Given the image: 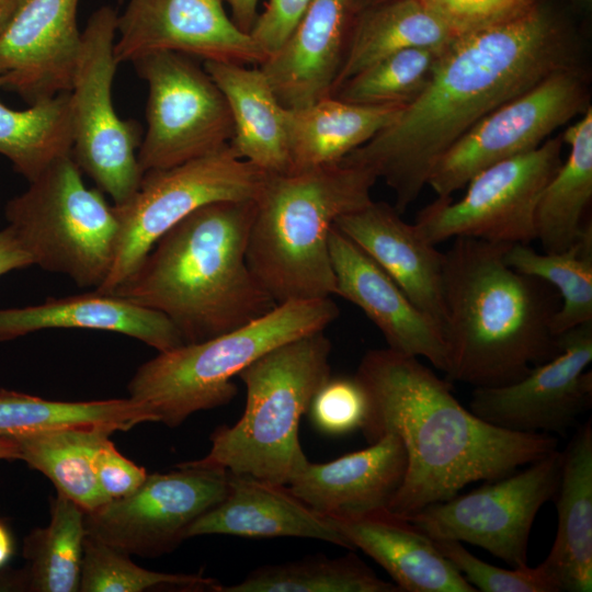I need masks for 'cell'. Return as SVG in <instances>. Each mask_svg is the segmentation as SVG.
Masks as SVG:
<instances>
[{
  "label": "cell",
  "mask_w": 592,
  "mask_h": 592,
  "mask_svg": "<svg viewBox=\"0 0 592 592\" xmlns=\"http://www.w3.org/2000/svg\"><path fill=\"white\" fill-rule=\"evenodd\" d=\"M578 65L577 41L536 3L513 20L456 37L422 94L341 162L383 179L402 214L443 153L476 123L550 75Z\"/></svg>",
  "instance_id": "cell-1"
},
{
  "label": "cell",
  "mask_w": 592,
  "mask_h": 592,
  "mask_svg": "<svg viewBox=\"0 0 592 592\" xmlns=\"http://www.w3.org/2000/svg\"><path fill=\"white\" fill-rule=\"evenodd\" d=\"M354 376L367 396L361 430L368 444L395 433L406 449L405 478L387 509L399 516L449 500L471 482L510 475L557 448L550 434L514 432L480 419L419 357L369 350Z\"/></svg>",
  "instance_id": "cell-2"
},
{
  "label": "cell",
  "mask_w": 592,
  "mask_h": 592,
  "mask_svg": "<svg viewBox=\"0 0 592 592\" xmlns=\"http://www.w3.org/2000/svg\"><path fill=\"white\" fill-rule=\"evenodd\" d=\"M510 244L458 237L443 253L446 376L477 387L514 383L555 357L561 305L545 281L504 261Z\"/></svg>",
  "instance_id": "cell-3"
},
{
  "label": "cell",
  "mask_w": 592,
  "mask_h": 592,
  "mask_svg": "<svg viewBox=\"0 0 592 592\" xmlns=\"http://www.w3.org/2000/svg\"><path fill=\"white\" fill-rule=\"evenodd\" d=\"M254 209V198L195 209L157 240L113 294L164 315L184 343L265 315L277 304L247 262Z\"/></svg>",
  "instance_id": "cell-4"
},
{
  "label": "cell",
  "mask_w": 592,
  "mask_h": 592,
  "mask_svg": "<svg viewBox=\"0 0 592 592\" xmlns=\"http://www.w3.org/2000/svg\"><path fill=\"white\" fill-rule=\"evenodd\" d=\"M377 180L343 162L265 175L254 197L247 262L276 304L334 295L330 230L340 216L373 201Z\"/></svg>",
  "instance_id": "cell-5"
},
{
  "label": "cell",
  "mask_w": 592,
  "mask_h": 592,
  "mask_svg": "<svg viewBox=\"0 0 592 592\" xmlns=\"http://www.w3.org/2000/svg\"><path fill=\"white\" fill-rule=\"evenodd\" d=\"M331 348L318 331L278 345L244 367L238 374L247 389L242 417L232 426H218L208 454L191 463L288 485L309 462L299 442V421L331 376Z\"/></svg>",
  "instance_id": "cell-6"
},
{
  "label": "cell",
  "mask_w": 592,
  "mask_h": 592,
  "mask_svg": "<svg viewBox=\"0 0 592 592\" xmlns=\"http://www.w3.org/2000/svg\"><path fill=\"white\" fill-rule=\"evenodd\" d=\"M331 297L277 304L265 315L212 339L158 352L127 385L129 398L145 405L158 422L182 424L195 412L229 403L232 377L272 349L325 331L339 317Z\"/></svg>",
  "instance_id": "cell-7"
},
{
  "label": "cell",
  "mask_w": 592,
  "mask_h": 592,
  "mask_svg": "<svg viewBox=\"0 0 592 592\" xmlns=\"http://www.w3.org/2000/svg\"><path fill=\"white\" fill-rule=\"evenodd\" d=\"M71 155L55 160L20 195L4 216L33 264L96 289L107 277L117 249L119 221L98 187H88Z\"/></svg>",
  "instance_id": "cell-8"
},
{
  "label": "cell",
  "mask_w": 592,
  "mask_h": 592,
  "mask_svg": "<svg viewBox=\"0 0 592 592\" xmlns=\"http://www.w3.org/2000/svg\"><path fill=\"white\" fill-rule=\"evenodd\" d=\"M117 15L104 5L89 18L69 91L71 157L113 205L127 202L144 175L137 158L143 128L134 119H122L112 100Z\"/></svg>",
  "instance_id": "cell-9"
},
{
  "label": "cell",
  "mask_w": 592,
  "mask_h": 592,
  "mask_svg": "<svg viewBox=\"0 0 592 592\" xmlns=\"http://www.w3.org/2000/svg\"><path fill=\"white\" fill-rule=\"evenodd\" d=\"M265 175L228 145L182 164L145 172L135 194L113 205L119 221L117 249L107 277L95 291L113 293L157 240L195 209L214 202L253 200Z\"/></svg>",
  "instance_id": "cell-10"
},
{
  "label": "cell",
  "mask_w": 592,
  "mask_h": 592,
  "mask_svg": "<svg viewBox=\"0 0 592 592\" xmlns=\"http://www.w3.org/2000/svg\"><path fill=\"white\" fill-rule=\"evenodd\" d=\"M562 145L561 137L548 138L488 167L469 180L462 198L437 197L418 214L414 226L434 246L458 237L530 244L536 240L540 195L562 162Z\"/></svg>",
  "instance_id": "cell-11"
},
{
  "label": "cell",
  "mask_w": 592,
  "mask_h": 592,
  "mask_svg": "<svg viewBox=\"0 0 592 592\" xmlns=\"http://www.w3.org/2000/svg\"><path fill=\"white\" fill-rule=\"evenodd\" d=\"M133 65L149 91L147 129L137 152L144 173L182 164L229 144L230 111L204 67L174 52L151 53Z\"/></svg>",
  "instance_id": "cell-12"
},
{
  "label": "cell",
  "mask_w": 592,
  "mask_h": 592,
  "mask_svg": "<svg viewBox=\"0 0 592 592\" xmlns=\"http://www.w3.org/2000/svg\"><path fill=\"white\" fill-rule=\"evenodd\" d=\"M590 105L581 65L559 70L505 102L459 137L439 159L426 185L448 197L480 171L531 151Z\"/></svg>",
  "instance_id": "cell-13"
},
{
  "label": "cell",
  "mask_w": 592,
  "mask_h": 592,
  "mask_svg": "<svg viewBox=\"0 0 592 592\" xmlns=\"http://www.w3.org/2000/svg\"><path fill=\"white\" fill-rule=\"evenodd\" d=\"M557 448L517 473L486 481L463 496L424 506L405 517L434 539L465 542L486 549L511 568L527 565L532 525L554 498L560 477Z\"/></svg>",
  "instance_id": "cell-14"
},
{
  "label": "cell",
  "mask_w": 592,
  "mask_h": 592,
  "mask_svg": "<svg viewBox=\"0 0 592 592\" xmlns=\"http://www.w3.org/2000/svg\"><path fill=\"white\" fill-rule=\"evenodd\" d=\"M178 468L147 475L133 493L84 512L87 534L128 555L172 551L189 526L225 498L229 476L224 468L191 462Z\"/></svg>",
  "instance_id": "cell-15"
},
{
  "label": "cell",
  "mask_w": 592,
  "mask_h": 592,
  "mask_svg": "<svg viewBox=\"0 0 592 592\" xmlns=\"http://www.w3.org/2000/svg\"><path fill=\"white\" fill-rule=\"evenodd\" d=\"M560 352L521 379L474 388L469 410L486 422L523 433H565L591 407L592 321L558 338Z\"/></svg>",
  "instance_id": "cell-16"
},
{
  "label": "cell",
  "mask_w": 592,
  "mask_h": 592,
  "mask_svg": "<svg viewBox=\"0 0 592 592\" xmlns=\"http://www.w3.org/2000/svg\"><path fill=\"white\" fill-rule=\"evenodd\" d=\"M116 62L157 52L260 66L265 54L226 13L223 0H128L117 15Z\"/></svg>",
  "instance_id": "cell-17"
},
{
  "label": "cell",
  "mask_w": 592,
  "mask_h": 592,
  "mask_svg": "<svg viewBox=\"0 0 592 592\" xmlns=\"http://www.w3.org/2000/svg\"><path fill=\"white\" fill-rule=\"evenodd\" d=\"M79 0H26L0 37V89L27 103L70 91L81 49Z\"/></svg>",
  "instance_id": "cell-18"
},
{
  "label": "cell",
  "mask_w": 592,
  "mask_h": 592,
  "mask_svg": "<svg viewBox=\"0 0 592 592\" xmlns=\"http://www.w3.org/2000/svg\"><path fill=\"white\" fill-rule=\"evenodd\" d=\"M329 252L335 278L334 295L361 308L379 329L389 349L424 357L445 373L447 352L442 328L334 225L329 235Z\"/></svg>",
  "instance_id": "cell-19"
},
{
  "label": "cell",
  "mask_w": 592,
  "mask_h": 592,
  "mask_svg": "<svg viewBox=\"0 0 592 592\" xmlns=\"http://www.w3.org/2000/svg\"><path fill=\"white\" fill-rule=\"evenodd\" d=\"M406 468L400 437L386 433L368 447L334 460L308 462L286 486L323 516L355 517L388 509Z\"/></svg>",
  "instance_id": "cell-20"
},
{
  "label": "cell",
  "mask_w": 592,
  "mask_h": 592,
  "mask_svg": "<svg viewBox=\"0 0 592 592\" xmlns=\"http://www.w3.org/2000/svg\"><path fill=\"white\" fill-rule=\"evenodd\" d=\"M353 0H311L284 44L259 67L286 109L330 96L351 31Z\"/></svg>",
  "instance_id": "cell-21"
},
{
  "label": "cell",
  "mask_w": 592,
  "mask_h": 592,
  "mask_svg": "<svg viewBox=\"0 0 592 592\" xmlns=\"http://www.w3.org/2000/svg\"><path fill=\"white\" fill-rule=\"evenodd\" d=\"M334 227L369 255L443 331V253L414 224L402 220L394 206L372 201L340 216Z\"/></svg>",
  "instance_id": "cell-22"
},
{
  "label": "cell",
  "mask_w": 592,
  "mask_h": 592,
  "mask_svg": "<svg viewBox=\"0 0 592 592\" xmlns=\"http://www.w3.org/2000/svg\"><path fill=\"white\" fill-rule=\"evenodd\" d=\"M215 534L311 538L350 549L328 517L310 509L287 486L230 471L225 498L197 517L185 536Z\"/></svg>",
  "instance_id": "cell-23"
},
{
  "label": "cell",
  "mask_w": 592,
  "mask_h": 592,
  "mask_svg": "<svg viewBox=\"0 0 592 592\" xmlns=\"http://www.w3.org/2000/svg\"><path fill=\"white\" fill-rule=\"evenodd\" d=\"M45 329H89L121 333L158 352L184 344L172 322L161 312L116 294L87 292L50 297L22 308L0 309V341Z\"/></svg>",
  "instance_id": "cell-24"
},
{
  "label": "cell",
  "mask_w": 592,
  "mask_h": 592,
  "mask_svg": "<svg viewBox=\"0 0 592 592\" xmlns=\"http://www.w3.org/2000/svg\"><path fill=\"white\" fill-rule=\"evenodd\" d=\"M327 517V516H326ZM350 549H361L405 592H476L433 538L387 509L355 517H328Z\"/></svg>",
  "instance_id": "cell-25"
},
{
  "label": "cell",
  "mask_w": 592,
  "mask_h": 592,
  "mask_svg": "<svg viewBox=\"0 0 592 592\" xmlns=\"http://www.w3.org/2000/svg\"><path fill=\"white\" fill-rule=\"evenodd\" d=\"M204 69L225 96L231 119L232 152L266 174L291 171L286 107L261 68L204 61Z\"/></svg>",
  "instance_id": "cell-26"
},
{
  "label": "cell",
  "mask_w": 592,
  "mask_h": 592,
  "mask_svg": "<svg viewBox=\"0 0 592 592\" xmlns=\"http://www.w3.org/2000/svg\"><path fill=\"white\" fill-rule=\"evenodd\" d=\"M555 542L540 563L560 591L592 590V423L585 422L561 451Z\"/></svg>",
  "instance_id": "cell-27"
},
{
  "label": "cell",
  "mask_w": 592,
  "mask_h": 592,
  "mask_svg": "<svg viewBox=\"0 0 592 592\" xmlns=\"http://www.w3.org/2000/svg\"><path fill=\"white\" fill-rule=\"evenodd\" d=\"M405 105H362L334 96L286 109L291 171L340 163L392 124Z\"/></svg>",
  "instance_id": "cell-28"
},
{
  "label": "cell",
  "mask_w": 592,
  "mask_h": 592,
  "mask_svg": "<svg viewBox=\"0 0 592 592\" xmlns=\"http://www.w3.org/2000/svg\"><path fill=\"white\" fill-rule=\"evenodd\" d=\"M456 37L421 0H389L363 9L355 13L334 89L394 53L412 47L443 48Z\"/></svg>",
  "instance_id": "cell-29"
},
{
  "label": "cell",
  "mask_w": 592,
  "mask_h": 592,
  "mask_svg": "<svg viewBox=\"0 0 592 592\" xmlns=\"http://www.w3.org/2000/svg\"><path fill=\"white\" fill-rule=\"evenodd\" d=\"M561 138L570 150L545 186L535 217L536 239L548 253L569 248L588 224L583 218L592 198V109Z\"/></svg>",
  "instance_id": "cell-30"
},
{
  "label": "cell",
  "mask_w": 592,
  "mask_h": 592,
  "mask_svg": "<svg viewBox=\"0 0 592 592\" xmlns=\"http://www.w3.org/2000/svg\"><path fill=\"white\" fill-rule=\"evenodd\" d=\"M145 422H158L143 403L133 399L56 401L0 389V440L65 428L94 426L128 431Z\"/></svg>",
  "instance_id": "cell-31"
},
{
  "label": "cell",
  "mask_w": 592,
  "mask_h": 592,
  "mask_svg": "<svg viewBox=\"0 0 592 592\" xmlns=\"http://www.w3.org/2000/svg\"><path fill=\"white\" fill-rule=\"evenodd\" d=\"M112 433L105 428H65L14 441L19 459L45 475L57 492L88 513L107 502L99 489L93 460L100 445Z\"/></svg>",
  "instance_id": "cell-32"
},
{
  "label": "cell",
  "mask_w": 592,
  "mask_h": 592,
  "mask_svg": "<svg viewBox=\"0 0 592 592\" xmlns=\"http://www.w3.org/2000/svg\"><path fill=\"white\" fill-rule=\"evenodd\" d=\"M70 93L61 92L14 110L0 101V155L29 182L55 160L71 155Z\"/></svg>",
  "instance_id": "cell-33"
},
{
  "label": "cell",
  "mask_w": 592,
  "mask_h": 592,
  "mask_svg": "<svg viewBox=\"0 0 592 592\" xmlns=\"http://www.w3.org/2000/svg\"><path fill=\"white\" fill-rule=\"evenodd\" d=\"M86 535L84 511L57 492L50 502L48 525L33 530L24 539L27 567L22 583L26 590L79 591Z\"/></svg>",
  "instance_id": "cell-34"
},
{
  "label": "cell",
  "mask_w": 592,
  "mask_h": 592,
  "mask_svg": "<svg viewBox=\"0 0 592 592\" xmlns=\"http://www.w3.org/2000/svg\"><path fill=\"white\" fill-rule=\"evenodd\" d=\"M505 263L515 271L548 283L559 294L561 305L551 329L563 332L592 321V225L589 221L578 240L560 252L538 253L528 244H510Z\"/></svg>",
  "instance_id": "cell-35"
},
{
  "label": "cell",
  "mask_w": 592,
  "mask_h": 592,
  "mask_svg": "<svg viewBox=\"0 0 592 592\" xmlns=\"http://www.w3.org/2000/svg\"><path fill=\"white\" fill-rule=\"evenodd\" d=\"M218 592H400L382 580L356 555L267 565L251 571L243 580L221 585Z\"/></svg>",
  "instance_id": "cell-36"
},
{
  "label": "cell",
  "mask_w": 592,
  "mask_h": 592,
  "mask_svg": "<svg viewBox=\"0 0 592 592\" xmlns=\"http://www.w3.org/2000/svg\"><path fill=\"white\" fill-rule=\"evenodd\" d=\"M446 47L394 53L343 81L331 96L362 105L407 106L426 89Z\"/></svg>",
  "instance_id": "cell-37"
},
{
  "label": "cell",
  "mask_w": 592,
  "mask_h": 592,
  "mask_svg": "<svg viewBox=\"0 0 592 592\" xmlns=\"http://www.w3.org/2000/svg\"><path fill=\"white\" fill-rule=\"evenodd\" d=\"M130 555L89 534L83 543L79 591L141 592L153 588L181 591H215L220 583L202 574L168 573L136 565Z\"/></svg>",
  "instance_id": "cell-38"
},
{
  "label": "cell",
  "mask_w": 592,
  "mask_h": 592,
  "mask_svg": "<svg viewBox=\"0 0 592 592\" xmlns=\"http://www.w3.org/2000/svg\"><path fill=\"white\" fill-rule=\"evenodd\" d=\"M443 556L477 590L483 592H560L556 581L539 563L535 568L504 569L469 553L462 542L434 539Z\"/></svg>",
  "instance_id": "cell-39"
},
{
  "label": "cell",
  "mask_w": 592,
  "mask_h": 592,
  "mask_svg": "<svg viewBox=\"0 0 592 592\" xmlns=\"http://www.w3.org/2000/svg\"><path fill=\"white\" fill-rule=\"evenodd\" d=\"M367 409L366 392L355 376H330L316 392L308 412L322 433L343 435L362 429Z\"/></svg>",
  "instance_id": "cell-40"
},
{
  "label": "cell",
  "mask_w": 592,
  "mask_h": 592,
  "mask_svg": "<svg viewBox=\"0 0 592 592\" xmlns=\"http://www.w3.org/2000/svg\"><path fill=\"white\" fill-rule=\"evenodd\" d=\"M455 36H463L513 20L536 0H421Z\"/></svg>",
  "instance_id": "cell-41"
},
{
  "label": "cell",
  "mask_w": 592,
  "mask_h": 592,
  "mask_svg": "<svg viewBox=\"0 0 592 592\" xmlns=\"http://www.w3.org/2000/svg\"><path fill=\"white\" fill-rule=\"evenodd\" d=\"M93 465L99 489L107 501L133 493L148 475L144 467L121 454L110 437L98 448Z\"/></svg>",
  "instance_id": "cell-42"
},
{
  "label": "cell",
  "mask_w": 592,
  "mask_h": 592,
  "mask_svg": "<svg viewBox=\"0 0 592 592\" xmlns=\"http://www.w3.org/2000/svg\"><path fill=\"white\" fill-rule=\"evenodd\" d=\"M311 0H267L250 31L266 58L289 36Z\"/></svg>",
  "instance_id": "cell-43"
},
{
  "label": "cell",
  "mask_w": 592,
  "mask_h": 592,
  "mask_svg": "<svg viewBox=\"0 0 592 592\" xmlns=\"http://www.w3.org/2000/svg\"><path fill=\"white\" fill-rule=\"evenodd\" d=\"M33 265L31 255L10 227L0 230V275Z\"/></svg>",
  "instance_id": "cell-44"
},
{
  "label": "cell",
  "mask_w": 592,
  "mask_h": 592,
  "mask_svg": "<svg viewBox=\"0 0 592 592\" xmlns=\"http://www.w3.org/2000/svg\"><path fill=\"white\" fill-rule=\"evenodd\" d=\"M232 20L237 26L250 34V31L258 18L259 0H227Z\"/></svg>",
  "instance_id": "cell-45"
},
{
  "label": "cell",
  "mask_w": 592,
  "mask_h": 592,
  "mask_svg": "<svg viewBox=\"0 0 592 592\" xmlns=\"http://www.w3.org/2000/svg\"><path fill=\"white\" fill-rule=\"evenodd\" d=\"M26 0H0V37Z\"/></svg>",
  "instance_id": "cell-46"
},
{
  "label": "cell",
  "mask_w": 592,
  "mask_h": 592,
  "mask_svg": "<svg viewBox=\"0 0 592 592\" xmlns=\"http://www.w3.org/2000/svg\"><path fill=\"white\" fill-rule=\"evenodd\" d=\"M14 543L7 525L0 520V570L13 554Z\"/></svg>",
  "instance_id": "cell-47"
},
{
  "label": "cell",
  "mask_w": 592,
  "mask_h": 592,
  "mask_svg": "<svg viewBox=\"0 0 592 592\" xmlns=\"http://www.w3.org/2000/svg\"><path fill=\"white\" fill-rule=\"evenodd\" d=\"M1 459H19V446L14 440H0Z\"/></svg>",
  "instance_id": "cell-48"
},
{
  "label": "cell",
  "mask_w": 592,
  "mask_h": 592,
  "mask_svg": "<svg viewBox=\"0 0 592 592\" xmlns=\"http://www.w3.org/2000/svg\"><path fill=\"white\" fill-rule=\"evenodd\" d=\"M386 1H389V0H353V7L356 13L363 9H366L368 7H373V5H376Z\"/></svg>",
  "instance_id": "cell-49"
},
{
  "label": "cell",
  "mask_w": 592,
  "mask_h": 592,
  "mask_svg": "<svg viewBox=\"0 0 592 592\" xmlns=\"http://www.w3.org/2000/svg\"><path fill=\"white\" fill-rule=\"evenodd\" d=\"M119 3L124 2L125 0H117Z\"/></svg>",
  "instance_id": "cell-50"
},
{
  "label": "cell",
  "mask_w": 592,
  "mask_h": 592,
  "mask_svg": "<svg viewBox=\"0 0 592 592\" xmlns=\"http://www.w3.org/2000/svg\"><path fill=\"white\" fill-rule=\"evenodd\" d=\"M582 1H584V2H589L590 0H582Z\"/></svg>",
  "instance_id": "cell-51"
}]
</instances>
